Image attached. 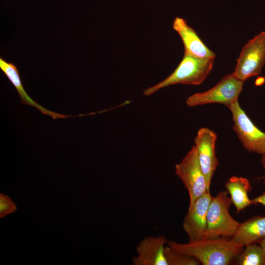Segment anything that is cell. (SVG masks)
<instances>
[{"label": "cell", "instance_id": "cell-10", "mask_svg": "<svg viewBox=\"0 0 265 265\" xmlns=\"http://www.w3.org/2000/svg\"><path fill=\"white\" fill-rule=\"evenodd\" d=\"M167 241L163 235L145 237L136 247L137 256L132 258V265H168L164 255Z\"/></svg>", "mask_w": 265, "mask_h": 265}, {"label": "cell", "instance_id": "cell-11", "mask_svg": "<svg viewBox=\"0 0 265 265\" xmlns=\"http://www.w3.org/2000/svg\"><path fill=\"white\" fill-rule=\"evenodd\" d=\"M172 26L182 40L185 54L202 58H215V53L206 46L195 31L184 19L176 17Z\"/></svg>", "mask_w": 265, "mask_h": 265}, {"label": "cell", "instance_id": "cell-15", "mask_svg": "<svg viewBox=\"0 0 265 265\" xmlns=\"http://www.w3.org/2000/svg\"><path fill=\"white\" fill-rule=\"evenodd\" d=\"M235 259L239 265H265V252L255 243L246 246Z\"/></svg>", "mask_w": 265, "mask_h": 265}, {"label": "cell", "instance_id": "cell-16", "mask_svg": "<svg viewBox=\"0 0 265 265\" xmlns=\"http://www.w3.org/2000/svg\"><path fill=\"white\" fill-rule=\"evenodd\" d=\"M164 255L168 265H198L200 262L195 258L165 246Z\"/></svg>", "mask_w": 265, "mask_h": 265}, {"label": "cell", "instance_id": "cell-7", "mask_svg": "<svg viewBox=\"0 0 265 265\" xmlns=\"http://www.w3.org/2000/svg\"><path fill=\"white\" fill-rule=\"evenodd\" d=\"M229 108L232 114L233 130L244 148L249 152L265 156V132L253 124L238 101Z\"/></svg>", "mask_w": 265, "mask_h": 265}, {"label": "cell", "instance_id": "cell-13", "mask_svg": "<svg viewBox=\"0 0 265 265\" xmlns=\"http://www.w3.org/2000/svg\"><path fill=\"white\" fill-rule=\"evenodd\" d=\"M265 238V216H255L240 223L230 240L244 247Z\"/></svg>", "mask_w": 265, "mask_h": 265}, {"label": "cell", "instance_id": "cell-9", "mask_svg": "<svg viewBox=\"0 0 265 265\" xmlns=\"http://www.w3.org/2000/svg\"><path fill=\"white\" fill-rule=\"evenodd\" d=\"M212 198L210 191H207L198 198L191 206H189L183 220V227L189 238V241L204 239L207 228V212Z\"/></svg>", "mask_w": 265, "mask_h": 265}, {"label": "cell", "instance_id": "cell-14", "mask_svg": "<svg viewBox=\"0 0 265 265\" xmlns=\"http://www.w3.org/2000/svg\"><path fill=\"white\" fill-rule=\"evenodd\" d=\"M225 186L238 213L253 204L252 200L248 197L252 186L247 179L232 176L226 182Z\"/></svg>", "mask_w": 265, "mask_h": 265}, {"label": "cell", "instance_id": "cell-19", "mask_svg": "<svg viewBox=\"0 0 265 265\" xmlns=\"http://www.w3.org/2000/svg\"><path fill=\"white\" fill-rule=\"evenodd\" d=\"M257 243H259L265 252V238L259 241Z\"/></svg>", "mask_w": 265, "mask_h": 265}, {"label": "cell", "instance_id": "cell-8", "mask_svg": "<svg viewBox=\"0 0 265 265\" xmlns=\"http://www.w3.org/2000/svg\"><path fill=\"white\" fill-rule=\"evenodd\" d=\"M216 138L217 135L213 131L202 128L198 130L194 139V146L208 191H210L212 177L218 164L215 150Z\"/></svg>", "mask_w": 265, "mask_h": 265}, {"label": "cell", "instance_id": "cell-4", "mask_svg": "<svg viewBox=\"0 0 265 265\" xmlns=\"http://www.w3.org/2000/svg\"><path fill=\"white\" fill-rule=\"evenodd\" d=\"M243 82L232 74H229L208 90L196 93L188 97L186 103L189 106L219 103L229 108L238 101V96L242 90Z\"/></svg>", "mask_w": 265, "mask_h": 265}, {"label": "cell", "instance_id": "cell-2", "mask_svg": "<svg viewBox=\"0 0 265 265\" xmlns=\"http://www.w3.org/2000/svg\"><path fill=\"white\" fill-rule=\"evenodd\" d=\"M214 59L202 58L184 54L174 72L161 82L144 91L150 96L161 88L176 84L199 85L208 77L213 67Z\"/></svg>", "mask_w": 265, "mask_h": 265}, {"label": "cell", "instance_id": "cell-12", "mask_svg": "<svg viewBox=\"0 0 265 265\" xmlns=\"http://www.w3.org/2000/svg\"><path fill=\"white\" fill-rule=\"evenodd\" d=\"M0 68L16 89L20 97L21 103L37 108L43 114L50 116L53 119L72 117L49 110L32 100L25 90L19 70L12 63L7 62L0 57Z\"/></svg>", "mask_w": 265, "mask_h": 265}, {"label": "cell", "instance_id": "cell-17", "mask_svg": "<svg viewBox=\"0 0 265 265\" xmlns=\"http://www.w3.org/2000/svg\"><path fill=\"white\" fill-rule=\"evenodd\" d=\"M17 208L12 200L6 195L0 194V217L2 218L7 214L13 213Z\"/></svg>", "mask_w": 265, "mask_h": 265}, {"label": "cell", "instance_id": "cell-6", "mask_svg": "<svg viewBox=\"0 0 265 265\" xmlns=\"http://www.w3.org/2000/svg\"><path fill=\"white\" fill-rule=\"evenodd\" d=\"M175 170L188 191L189 206H191L198 198L208 191L194 145L181 162L175 165Z\"/></svg>", "mask_w": 265, "mask_h": 265}, {"label": "cell", "instance_id": "cell-1", "mask_svg": "<svg viewBox=\"0 0 265 265\" xmlns=\"http://www.w3.org/2000/svg\"><path fill=\"white\" fill-rule=\"evenodd\" d=\"M167 245L196 259L203 265H227L235 259L244 247L226 238L204 239L187 243L173 240Z\"/></svg>", "mask_w": 265, "mask_h": 265}, {"label": "cell", "instance_id": "cell-20", "mask_svg": "<svg viewBox=\"0 0 265 265\" xmlns=\"http://www.w3.org/2000/svg\"><path fill=\"white\" fill-rule=\"evenodd\" d=\"M261 163L264 168V170L265 171V156H262L261 159Z\"/></svg>", "mask_w": 265, "mask_h": 265}, {"label": "cell", "instance_id": "cell-5", "mask_svg": "<svg viewBox=\"0 0 265 265\" xmlns=\"http://www.w3.org/2000/svg\"><path fill=\"white\" fill-rule=\"evenodd\" d=\"M265 64V31H263L242 48L232 74L244 82L248 78L260 74Z\"/></svg>", "mask_w": 265, "mask_h": 265}, {"label": "cell", "instance_id": "cell-18", "mask_svg": "<svg viewBox=\"0 0 265 265\" xmlns=\"http://www.w3.org/2000/svg\"><path fill=\"white\" fill-rule=\"evenodd\" d=\"M252 202L253 204H261L265 206V192L262 193L261 195L256 197L253 199Z\"/></svg>", "mask_w": 265, "mask_h": 265}, {"label": "cell", "instance_id": "cell-3", "mask_svg": "<svg viewBox=\"0 0 265 265\" xmlns=\"http://www.w3.org/2000/svg\"><path fill=\"white\" fill-rule=\"evenodd\" d=\"M228 194L227 191H222L213 197L207 212L204 239L215 238L220 236L232 238L235 235L240 223L229 213L232 202Z\"/></svg>", "mask_w": 265, "mask_h": 265}]
</instances>
